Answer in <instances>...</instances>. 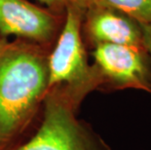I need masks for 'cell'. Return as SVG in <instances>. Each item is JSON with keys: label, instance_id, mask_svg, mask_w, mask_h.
<instances>
[{"label": "cell", "instance_id": "6da1fadb", "mask_svg": "<svg viewBox=\"0 0 151 150\" xmlns=\"http://www.w3.org/2000/svg\"><path fill=\"white\" fill-rule=\"evenodd\" d=\"M48 56L33 44L0 43V150H16L39 126L49 87Z\"/></svg>", "mask_w": 151, "mask_h": 150}, {"label": "cell", "instance_id": "7a4b0ae2", "mask_svg": "<svg viewBox=\"0 0 151 150\" xmlns=\"http://www.w3.org/2000/svg\"><path fill=\"white\" fill-rule=\"evenodd\" d=\"M79 106L65 89H48L39 126L16 150H108L77 118Z\"/></svg>", "mask_w": 151, "mask_h": 150}, {"label": "cell", "instance_id": "3957f363", "mask_svg": "<svg viewBox=\"0 0 151 150\" xmlns=\"http://www.w3.org/2000/svg\"><path fill=\"white\" fill-rule=\"evenodd\" d=\"M65 8L63 30L48 56V89L62 87L81 103L90 92L101 87V79L96 66L87 60L82 39L84 12L70 3Z\"/></svg>", "mask_w": 151, "mask_h": 150}, {"label": "cell", "instance_id": "277c9868", "mask_svg": "<svg viewBox=\"0 0 151 150\" xmlns=\"http://www.w3.org/2000/svg\"><path fill=\"white\" fill-rule=\"evenodd\" d=\"M94 48V65L101 87L137 89L151 94V60L144 48L106 43Z\"/></svg>", "mask_w": 151, "mask_h": 150}, {"label": "cell", "instance_id": "5b68a950", "mask_svg": "<svg viewBox=\"0 0 151 150\" xmlns=\"http://www.w3.org/2000/svg\"><path fill=\"white\" fill-rule=\"evenodd\" d=\"M57 31L52 13L25 0H0V34L45 44Z\"/></svg>", "mask_w": 151, "mask_h": 150}, {"label": "cell", "instance_id": "8992f818", "mask_svg": "<svg viewBox=\"0 0 151 150\" xmlns=\"http://www.w3.org/2000/svg\"><path fill=\"white\" fill-rule=\"evenodd\" d=\"M84 16L86 33L94 46L106 43L144 48L139 24L122 11L97 4Z\"/></svg>", "mask_w": 151, "mask_h": 150}, {"label": "cell", "instance_id": "52a82bcc", "mask_svg": "<svg viewBox=\"0 0 151 150\" xmlns=\"http://www.w3.org/2000/svg\"><path fill=\"white\" fill-rule=\"evenodd\" d=\"M98 4L120 10L139 24L151 23V0H99Z\"/></svg>", "mask_w": 151, "mask_h": 150}, {"label": "cell", "instance_id": "ba28073f", "mask_svg": "<svg viewBox=\"0 0 151 150\" xmlns=\"http://www.w3.org/2000/svg\"><path fill=\"white\" fill-rule=\"evenodd\" d=\"M142 34V43L145 51L148 54L151 60V23L139 24Z\"/></svg>", "mask_w": 151, "mask_h": 150}, {"label": "cell", "instance_id": "9c48e42d", "mask_svg": "<svg viewBox=\"0 0 151 150\" xmlns=\"http://www.w3.org/2000/svg\"><path fill=\"white\" fill-rule=\"evenodd\" d=\"M67 3H70V4L78 7L80 10L85 12L89 8H91L92 6L97 5L99 3V0H67Z\"/></svg>", "mask_w": 151, "mask_h": 150}, {"label": "cell", "instance_id": "30bf717a", "mask_svg": "<svg viewBox=\"0 0 151 150\" xmlns=\"http://www.w3.org/2000/svg\"><path fill=\"white\" fill-rule=\"evenodd\" d=\"M38 1L43 3L51 9H55V10L65 8L67 5V0H38Z\"/></svg>", "mask_w": 151, "mask_h": 150}, {"label": "cell", "instance_id": "8fae6325", "mask_svg": "<svg viewBox=\"0 0 151 150\" xmlns=\"http://www.w3.org/2000/svg\"><path fill=\"white\" fill-rule=\"evenodd\" d=\"M2 41H3V40H1V39H0V43H1V42H2Z\"/></svg>", "mask_w": 151, "mask_h": 150}]
</instances>
